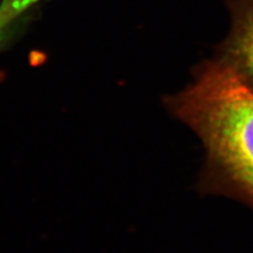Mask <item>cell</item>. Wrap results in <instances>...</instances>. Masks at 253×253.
<instances>
[{
  "mask_svg": "<svg viewBox=\"0 0 253 253\" xmlns=\"http://www.w3.org/2000/svg\"><path fill=\"white\" fill-rule=\"evenodd\" d=\"M164 104L205 148L201 192L253 209V90L246 82L219 58L208 60L197 67L191 84Z\"/></svg>",
  "mask_w": 253,
  "mask_h": 253,
  "instance_id": "1",
  "label": "cell"
},
{
  "mask_svg": "<svg viewBox=\"0 0 253 253\" xmlns=\"http://www.w3.org/2000/svg\"><path fill=\"white\" fill-rule=\"evenodd\" d=\"M231 28L219 46L218 58L226 62L253 90V0H226Z\"/></svg>",
  "mask_w": 253,
  "mask_h": 253,
  "instance_id": "2",
  "label": "cell"
},
{
  "mask_svg": "<svg viewBox=\"0 0 253 253\" xmlns=\"http://www.w3.org/2000/svg\"><path fill=\"white\" fill-rule=\"evenodd\" d=\"M41 0H1L0 2V27L7 29L21 14Z\"/></svg>",
  "mask_w": 253,
  "mask_h": 253,
  "instance_id": "3",
  "label": "cell"
},
{
  "mask_svg": "<svg viewBox=\"0 0 253 253\" xmlns=\"http://www.w3.org/2000/svg\"><path fill=\"white\" fill-rule=\"evenodd\" d=\"M5 33H6V29L0 27V44H1L3 42V39L5 37Z\"/></svg>",
  "mask_w": 253,
  "mask_h": 253,
  "instance_id": "4",
  "label": "cell"
},
{
  "mask_svg": "<svg viewBox=\"0 0 253 253\" xmlns=\"http://www.w3.org/2000/svg\"><path fill=\"white\" fill-rule=\"evenodd\" d=\"M4 79V73L3 72H1V71H0V83H1L2 81Z\"/></svg>",
  "mask_w": 253,
  "mask_h": 253,
  "instance_id": "5",
  "label": "cell"
}]
</instances>
